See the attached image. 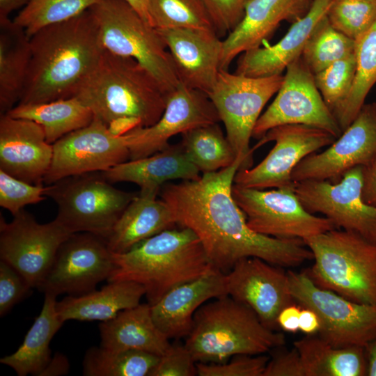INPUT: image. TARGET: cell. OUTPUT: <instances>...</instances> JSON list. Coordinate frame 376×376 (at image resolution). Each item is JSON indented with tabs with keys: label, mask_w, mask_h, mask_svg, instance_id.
Segmentation results:
<instances>
[{
	"label": "cell",
	"mask_w": 376,
	"mask_h": 376,
	"mask_svg": "<svg viewBox=\"0 0 376 376\" xmlns=\"http://www.w3.org/2000/svg\"><path fill=\"white\" fill-rule=\"evenodd\" d=\"M145 294L144 287L136 282L112 281L99 290L65 297L56 301V308L63 322L70 320L104 322L139 305Z\"/></svg>",
	"instance_id": "cell-29"
},
{
	"label": "cell",
	"mask_w": 376,
	"mask_h": 376,
	"mask_svg": "<svg viewBox=\"0 0 376 376\" xmlns=\"http://www.w3.org/2000/svg\"><path fill=\"white\" fill-rule=\"evenodd\" d=\"M305 376H364L367 373L365 347H337L318 335L295 340Z\"/></svg>",
	"instance_id": "cell-32"
},
{
	"label": "cell",
	"mask_w": 376,
	"mask_h": 376,
	"mask_svg": "<svg viewBox=\"0 0 376 376\" xmlns=\"http://www.w3.org/2000/svg\"><path fill=\"white\" fill-rule=\"evenodd\" d=\"M104 50L139 63L168 95L180 82L157 30L124 0H100L91 8Z\"/></svg>",
	"instance_id": "cell-7"
},
{
	"label": "cell",
	"mask_w": 376,
	"mask_h": 376,
	"mask_svg": "<svg viewBox=\"0 0 376 376\" xmlns=\"http://www.w3.org/2000/svg\"><path fill=\"white\" fill-rule=\"evenodd\" d=\"M160 357L140 350L92 347L84 357L85 376H150Z\"/></svg>",
	"instance_id": "cell-36"
},
{
	"label": "cell",
	"mask_w": 376,
	"mask_h": 376,
	"mask_svg": "<svg viewBox=\"0 0 376 376\" xmlns=\"http://www.w3.org/2000/svg\"><path fill=\"white\" fill-rule=\"evenodd\" d=\"M233 197L256 233L277 238H301L337 228L329 219L308 212L295 188L272 190L233 185Z\"/></svg>",
	"instance_id": "cell-11"
},
{
	"label": "cell",
	"mask_w": 376,
	"mask_h": 376,
	"mask_svg": "<svg viewBox=\"0 0 376 376\" xmlns=\"http://www.w3.org/2000/svg\"><path fill=\"white\" fill-rule=\"evenodd\" d=\"M327 17L335 29L357 41L375 22L376 2L335 0Z\"/></svg>",
	"instance_id": "cell-41"
},
{
	"label": "cell",
	"mask_w": 376,
	"mask_h": 376,
	"mask_svg": "<svg viewBox=\"0 0 376 376\" xmlns=\"http://www.w3.org/2000/svg\"><path fill=\"white\" fill-rule=\"evenodd\" d=\"M114 267L113 253L104 239L89 233H72L58 248L38 289L56 297L63 293L81 295L107 280Z\"/></svg>",
	"instance_id": "cell-16"
},
{
	"label": "cell",
	"mask_w": 376,
	"mask_h": 376,
	"mask_svg": "<svg viewBox=\"0 0 376 376\" xmlns=\"http://www.w3.org/2000/svg\"><path fill=\"white\" fill-rule=\"evenodd\" d=\"M157 195L137 194L125 209L106 239L109 251L118 254L177 224L167 204Z\"/></svg>",
	"instance_id": "cell-27"
},
{
	"label": "cell",
	"mask_w": 376,
	"mask_h": 376,
	"mask_svg": "<svg viewBox=\"0 0 376 376\" xmlns=\"http://www.w3.org/2000/svg\"><path fill=\"white\" fill-rule=\"evenodd\" d=\"M70 233L56 219L40 224L24 209L10 222L0 217V258L17 269L32 288L45 278L61 244Z\"/></svg>",
	"instance_id": "cell-15"
},
{
	"label": "cell",
	"mask_w": 376,
	"mask_h": 376,
	"mask_svg": "<svg viewBox=\"0 0 376 376\" xmlns=\"http://www.w3.org/2000/svg\"><path fill=\"white\" fill-rule=\"evenodd\" d=\"M362 198L376 206V157L363 166Z\"/></svg>",
	"instance_id": "cell-49"
},
{
	"label": "cell",
	"mask_w": 376,
	"mask_h": 376,
	"mask_svg": "<svg viewBox=\"0 0 376 376\" xmlns=\"http://www.w3.org/2000/svg\"><path fill=\"white\" fill-rule=\"evenodd\" d=\"M313 0H248L244 15L222 41L220 70H228L234 58L260 47L280 23L295 22L310 8Z\"/></svg>",
	"instance_id": "cell-23"
},
{
	"label": "cell",
	"mask_w": 376,
	"mask_h": 376,
	"mask_svg": "<svg viewBox=\"0 0 376 376\" xmlns=\"http://www.w3.org/2000/svg\"><path fill=\"white\" fill-rule=\"evenodd\" d=\"M301 308V306L296 302L285 306L276 318L277 327L290 333H296L299 331Z\"/></svg>",
	"instance_id": "cell-48"
},
{
	"label": "cell",
	"mask_w": 376,
	"mask_h": 376,
	"mask_svg": "<svg viewBox=\"0 0 376 376\" xmlns=\"http://www.w3.org/2000/svg\"><path fill=\"white\" fill-rule=\"evenodd\" d=\"M363 166L347 171L336 182L306 180L295 182V193L310 213H320L337 228L376 242V206L362 198Z\"/></svg>",
	"instance_id": "cell-13"
},
{
	"label": "cell",
	"mask_w": 376,
	"mask_h": 376,
	"mask_svg": "<svg viewBox=\"0 0 376 376\" xmlns=\"http://www.w3.org/2000/svg\"><path fill=\"white\" fill-rule=\"evenodd\" d=\"M165 230L123 253H113L115 267L108 282L142 285L152 306L177 285L216 269L194 233L181 227Z\"/></svg>",
	"instance_id": "cell-4"
},
{
	"label": "cell",
	"mask_w": 376,
	"mask_h": 376,
	"mask_svg": "<svg viewBox=\"0 0 376 376\" xmlns=\"http://www.w3.org/2000/svg\"><path fill=\"white\" fill-rule=\"evenodd\" d=\"M285 336L266 327L249 306L229 295L195 313L185 345L196 363H223L237 354H261L284 345Z\"/></svg>",
	"instance_id": "cell-5"
},
{
	"label": "cell",
	"mask_w": 376,
	"mask_h": 376,
	"mask_svg": "<svg viewBox=\"0 0 376 376\" xmlns=\"http://www.w3.org/2000/svg\"><path fill=\"white\" fill-rule=\"evenodd\" d=\"M200 171L189 159L180 143L169 145L150 156L129 159L102 171L111 183L128 182L137 185L141 194L158 195L170 181L198 179Z\"/></svg>",
	"instance_id": "cell-26"
},
{
	"label": "cell",
	"mask_w": 376,
	"mask_h": 376,
	"mask_svg": "<svg viewBox=\"0 0 376 376\" xmlns=\"http://www.w3.org/2000/svg\"><path fill=\"white\" fill-rule=\"evenodd\" d=\"M56 296L45 294L42 310L27 331L23 343L0 363L13 369L18 376L40 375L52 360L49 344L63 324L56 308Z\"/></svg>",
	"instance_id": "cell-31"
},
{
	"label": "cell",
	"mask_w": 376,
	"mask_h": 376,
	"mask_svg": "<svg viewBox=\"0 0 376 376\" xmlns=\"http://www.w3.org/2000/svg\"><path fill=\"white\" fill-rule=\"evenodd\" d=\"M31 60L30 38L9 18L0 19V113L17 105Z\"/></svg>",
	"instance_id": "cell-30"
},
{
	"label": "cell",
	"mask_w": 376,
	"mask_h": 376,
	"mask_svg": "<svg viewBox=\"0 0 376 376\" xmlns=\"http://www.w3.org/2000/svg\"><path fill=\"white\" fill-rule=\"evenodd\" d=\"M334 1L313 0L306 15L293 22L276 43L243 52L235 73L250 77L282 75L289 64L301 56L309 37Z\"/></svg>",
	"instance_id": "cell-25"
},
{
	"label": "cell",
	"mask_w": 376,
	"mask_h": 376,
	"mask_svg": "<svg viewBox=\"0 0 376 376\" xmlns=\"http://www.w3.org/2000/svg\"><path fill=\"white\" fill-rule=\"evenodd\" d=\"M314 263L305 270L318 286L376 306V242L335 228L304 239Z\"/></svg>",
	"instance_id": "cell-6"
},
{
	"label": "cell",
	"mask_w": 376,
	"mask_h": 376,
	"mask_svg": "<svg viewBox=\"0 0 376 376\" xmlns=\"http://www.w3.org/2000/svg\"><path fill=\"white\" fill-rule=\"evenodd\" d=\"M274 348L263 376H305L301 357L297 349Z\"/></svg>",
	"instance_id": "cell-47"
},
{
	"label": "cell",
	"mask_w": 376,
	"mask_h": 376,
	"mask_svg": "<svg viewBox=\"0 0 376 376\" xmlns=\"http://www.w3.org/2000/svg\"><path fill=\"white\" fill-rule=\"evenodd\" d=\"M299 331L305 335H316L320 329V320L313 309L301 307L299 315Z\"/></svg>",
	"instance_id": "cell-50"
},
{
	"label": "cell",
	"mask_w": 376,
	"mask_h": 376,
	"mask_svg": "<svg viewBox=\"0 0 376 376\" xmlns=\"http://www.w3.org/2000/svg\"><path fill=\"white\" fill-rule=\"evenodd\" d=\"M53 146L42 127L27 119L0 115V169L26 182L43 185Z\"/></svg>",
	"instance_id": "cell-22"
},
{
	"label": "cell",
	"mask_w": 376,
	"mask_h": 376,
	"mask_svg": "<svg viewBox=\"0 0 376 376\" xmlns=\"http://www.w3.org/2000/svg\"><path fill=\"white\" fill-rule=\"evenodd\" d=\"M283 81L282 75L250 77L220 70L207 94L224 125L236 157L242 160L240 170L252 166L253 151L249 143L253 128L263 109L278 92Z\"/></svg>",
	"instance_id": "cell-9"
},
{
	"label": "cell",
	"mask_w": 376,
	"mask_h": 376,
	"mask_svg": "<svg viewBox=\"0 0 376 376\" xmlns=\"http://www.w3.org/2000/svg\"><path fill=\"white\" fill-rule=\"evenodd\" d=\"M33 288L13 266L0 260V315H5Z\"/></svg>",
	"instance_id": "cell-45"
},
{
	"label": "cell",
	"mask_w": 376,
	"mask_h": 376,
	"mask_svg": "<svg viewBox=\"0 0 376 376\" xmlns=\"http://www.w3.org/2000/svg\"><path fill=\"white\" fill-rule=\"evenodd\" d=\"M100 346L112 350H140L164 355L171 345L169 338L155 324L148 303L120 311L98 325Z\"/></svg>",
	"instance_id": "cell-28"
},
{
	"label": "cell",
	"mask_w": 376,
	"mask_h": 376,
	"mask_svg": "<svg viewBox=\"0 0 376 376\" xmlns=\"http://www.w3.org/2000/svg\"><path fill=\"white\" fill-rule=\"evenodd\" d=\"M269 357L237 354L223 363H196L198 376H263Z\"/></svg>",
	"instance_id": "cell-43"
},
{
	"label": "cell",
	"mask_w": 376,
	"mask_h": 376,
	"mask_svg": "<svg viewBox=\"0 0 376 376\" xmlns=\"http://www.w3.org/2000/svg\"><path fill=\"white\" fill-rule=\"evenodd\" d=\"M181 135L185 153L203 173L228 167L237 159L217 123L201 126Z\"/></svg>",
	"instance_id": "cell-35"
},
{
	"label": "cell",
	"mask_w": 376,
	"mask_h": 376,
	"mask_svg": "<svg viewBox=\"0 0 376 376\" xmlns=\"http://www.w3.org/2000/svg\"><path fill=\"white\" fill-rule=\"evenodd\" d=\"M148 11L152 26L157 29H198L215 31L201 0H148Z\"/></svg>",
	"instance_id": "cell-39"
},
{
	"label": "cell",
	"mask_w": 376,
	"mask_h": 376,
	"mask_svg": "<svg viewBox=\"0 0 376 376\" xmlns=\"http://www.w3.org/2000/svg\"><path fill=\"white\" fill-rule=\"evenodd\" d=\"M218 36L230 33L240 22L248 0H201Z\"/></svg>",
	"instance_id": "cell-46"
},
{
	"label": "cell",
	"mask_w": 376,
	"mask_h": 376,
	"mask_svg": "<svg viewBox=\"0 0 376 376\" xmlns=\"http://www.w3.org/2000/svg\"><path fill=\"white\" fill-rule=\"evenodd\" d=\"M242 160L203 173L196 180L167 182L159 198L171 209L178 226L189 228L200 240L213 267L229 272L240 260L256 257L281 267H294L313 258L301 238H277L248 226L232 189Z\"/></svg>",
	"instance_id": "cell-1"
},
{
	"label": "cell",
	"mask_w": 376,
	"mask_h": 376,
	"mask_svg": "<svg viewBox=\"0 0 376 376\" xmlns=\"http://www.w3.org/2000/svg\"><path fill=\"white\" fill-rule=\"evenodd\" d=\"M356 65L354 53L314 75L315 85L333 113L346 100L351 91Z\"/></svg>",
	"instance_id": "cell-40"
},
{
	"label": "cell",
	"mask_w": 376,
	"mask_h": 376,
	"mask_svg": "<svg viewBox=\"0 0 376 376\" xmlns=\"http://www.w3.org/2000/svg\"><path fill=\"white\" fill-rule=\"evenodd\" d=\"M75 96L94 117L123 134L154 125L163 114L167 95L136 60L104 50Z\"/></svg>",
	"instance_id": "cell-3"
},
{
	"label": "cell",
	"mask_w": 376,
	"mask_h": 376,
	"mask_svg": "<svg viewBox=\"0 0 376 376\" xmlns=\"http://www.w3.org/2000/svg\"><path fill=\"white\" fill-rule=\"evenodd\" d=\"M31 60L18 104H38L75 96L104 51L89 9L47 26L30 38Z\"/></svg>",
	"instance_id": "cell-2"
},
{
	"label": "cell",
	"mask_w": 376,
	"mask_h": 376,
	"mask_svg": "<svg viewBox=\"0 0 376 376\" xmlns=\"http://www.w3.org/2000/svg\"><path fill=\"white\" fill-rule=\"evenodd\" d=\"M219 121L217 111L207 94L180 84L167 95L164 111L157 122L123 134L129 159L150 156L168 147L172 136Z\"/></svg>",
	"instance_id": "cell-18"
},
{
	"label": "cell",
	"mask_w": 376,
	"mask_h": 376,
	"mask_svg": "<svg viewBox=\"0 0 376 376\" xmlns=\"http://www.w3.org/2000/svg\"><path fill=\"white\" fill-rule=\"evenodd\" d=\"M197 375L196 362L191 352L178 341L171 343L150 376H195Z\"/></svg>",
	"instance_id": "cell-44"
},
{
	"label": "cell",
	"mask_w": 376,
	"mask_h": 376,
	"mask_svg": "<svg viewBox=\"0 0 376 376\" xmlns=\"http://www.w3.org/2000/svg\"><path fill=\"white\" fill-rule=\"evenodd\" d=\"M31 0H0V19L9 18L14 10L26 6Z\"/></svg>",
	"instance_id": "cell-53"
},
{
	"label": "cell",
	"mask_w": 376,
	"mask_h": 376,
	"mask_svg": "<svg viewBox=\"0 0 376 376\" xmlns=\"http://www.w3.org/2000/svg\"><path fill=\"white\" fill-rule=\"evenodd\" d=\"M225 295H228L226 274L214 269L168 291L151 306L152 317L169 339L186 338L196 311L207 301Z\"/></svg>",
	"instance_id": "cell-24"
},
{
	"label": "cell",
	"mask_w": 376,
	"mask_h": 376,
	"mask_svg": "<svg viewBox=\"0 0 376 376\" xmlns=\"http://www.w3.org/2000/svg\"><path fill=\"white\" fill-rule=\"evenodd\" d=\"M136 195L114 187L102 172L70 175L45 191L57 205L55 219L70 233H89L105 240Z\"/></svg>",
	"instance_id": "cell-8"
},
{
	"label": "cell",
	"mask_w": 376,
	"mask_h": 376,
	"mask_svg": "<svg viewBox=\"0 0 376 376\" xmlns=\"http://www.w3.org/2000/svg\"><path fill=\"white\" fill-rule=\"evenodd\" d=\"M45 191L43 185L26 182L0 169V206L13 216L26 205L44 201Z\"/></svg>",
	"instance_id": "cell-42"
},
{
	"label": "cell",
	"mask_w": 376,
	"mask_h": 376,
	"mask_svg": "<svg viewBox=\"0 0 376 376\" xmlns=\"http://www.w3.org/2000/svg\"><path fill=\"white\" fill-rule=\"evenodd\" d=\"M355 42L357 65L354 83L346 100L334 112L343 132L356 118L376 84V19Z\"/></svg>",
	"instance_id": "cell-34"
},
{
	"label": "cell",
	"mask_w": 376,
	"mask_h": 376,
	"mask_svg": "<svg viewBox=\"0 0 376 376\" xmlns=\"http://www.w3.org/2000/svg\"><path fill=\"white\" fill-rule=\"evenodd\" d=\"M364 1H372V2H376V0H364Z\"/></svg>",
	"instance_id": "cell-55"
},
{
	"label": "cell",
	"mask_w": 376,
	"mask_h": 376,
	"mask_svg": "<svg viewBox=\"0 0 376 376\" xmlns=\"http://www.w3.org/2000/svg\"><path fill=\"white\" fill-rule=\"evenodd\" d=\"M368 376H376V337L365 347Z\"/></svg>",
	"instance_id": "cell-52"
},
{
	"label": "cell",
	"mask_w": 376,
	"mask_h": 376,
	"mask_svg": "<svg viewBox=\"0 0 376 376\" xmlns=\"http://www.w3.org/2000/svg\"><path fill=\"white\" fill-rule=\"evenodd\" d=\"M124 1H126L130 6H132L145 21L152 25L148 11V0Z\"/></svg>",
	"instance_id": "cell-54"
},
{
	"label": "cell",
	"mask_w": 376,
	"mask_h": 376,
	"mask_svg": "<svg viewBox=\"0 0 376 376\" xmlns=\"http://www.w3.org/2000/svg\"><path fill=\"white\" fill-rule=\"evenodd\" d=\"M281 267L249 257L238 260L226 273L228 295L249 306L266 327L275 331L279 312L295 302L288 273Z\"/></svg>",
	"instance_id": "cell-20"
},
{
	"label": "cell",
	"mask_w": 376,
	"mask_h": 376,
	"mask_svg": "<svg viewBox=\"0 0 376 376\" xmlns=\"http://www.w3.org/2000/svg\"><path fill=\"white\" fill-rule=\"evenodd\" d=\"M6 114L40 125L50 144L87 126L94 118L92 111L76 96L43 103L17 104Z\"/></svg>",
	"instance_id": "cell-33"
},
{
	"label": "cell",
	"mask_w": 376,
	"mask_h": 376,
	"mask_svg": "<svg viewBox=\"0 0 376 376\" xmlns=\"http://www.w3.org/2000/svg\"><path fill=\"white\" fill-rule=\"evenodd\" d=\"M52 146V163L44 178L47 185L70 175L105 171L130 159L123 134H116L95 117Z\"/></svg>",
	"instance_id": "cell-17"
},
{
	"label": "cell",
	"mask_w": 376,
	"mask_h": 376,
	"mask_svg": "<svg viewBox=\"0 0 376 376\" xmlns=\"http://www.w3.org/2000/svg\"><path fill=\"white\" fill-rule=\"evenodd\" d=\"M287 273L295 302L315 311L320 320L318 335L326 342L337 347H365L376 337V306L322 288L305 271Z\"/></svg>",
	"instance_id": "cell-10"
},
{
	"label": "cell",
	"mask_w": 376,
	"mask_h": 376,
	"mask_svg": "<svg viewBox=\"0 0 376 376\" xmlns=\"http://www.w3.org/2000/svg\"><path fill=\"white\" fill-rule=\"evenodd\" d=\"M69 370V363L67 359L61 354H57L43 371L42 376L61 375L66 374Z\"/></svg>",
	"instance_id": "cell-51"
},
{
	"label": "cell",
	"mask_w": 376,
	"mask_h": 376,
	"mask_svg": "<svg viewBox=\"0 0 376 376\" xmlns=\"http://www.w3.org/2000/svg\"><path fill=\"white\" fill-rule=\"evenodd\" d=\"M376 157V102L364 104L352 123L328 148L304 157L294 169L295 183L306 180L336 182L349 169Z\"/></svg>",
	"instance_id": "cell-19"
},
{
	"label": "cell",
	"mask_w": 376,
	"mask_h": 376,
	"mask_svg": "<svg viewBox=\"0 0 376 376\" xmlns=\"http://www.w3.org/2000/svg\"><path fill=\"white\" fill-rule=\"evenodd\" d=\"M337 138L329 132L301 124H287L270 129L259 139L254 151L269 141L275 145L254 167L239 170L235 185L246 188H295L292 173L306 156L332 144Z\"/></svg>",
	"instance_id": "cell-12"
},
{
	"label": "cell",
	"mask_w": 376,
	"mask_h": 376,
	"mask_svg": "<svg viewBox=\"0 0 376 376\" xmlns=\"http://www.w3.org/2000/svg\"><path fill=\"white\" fill-rule=\"evenodd\" d=\"M356 42L335 29L327 15L318 23L301 57L313 75L354 53Z\"/></svg>",
	"instance_id": "cell-37"
},
{
	"label": "cell",
	"mask_w": 376,
	"mask_h": 376,
	"mask_svg": "<svg viewBox=\"0 0 376 376\" xmlns=\"http://www.w3.org/2000/svg\"><path fill=\"white\" fill-rule=\"evenodd\" d=\"M100 0H31L13 20L31 37L50 25L68 21Z\"/></svg>",
	"instance_id": "cell-38"
},
{
	"label": "cell",
	"mask_w": 376,
	"mask_h": 376,
	"mask_svg": "<svg viewBox=\"0 0 376 376\" xmlns=\"http://www.w3.org/2000/svg\"><path fill=\"white\" fill-rule=\"evenodd\" d=\"M285 70L277 95L258 118L252 137L260 139L270 129L287 124L318 127L339 137L343 131L301 57L289 64Z\"/></svg>",
	"instance_id": "cell-14"
},
{
	"label": "cell",
	"mask_w": 376,
	"mask_h": 376,
	"mask_svg": "<svg viewBox=\"0 0 376 376\" xmlns=\"http://www.w3.org/2000/svg\"><path fill=\"white\" fill-rule=\"evenodd\" d=\"M169 52L180 84L208 94L220 71L222 41L215 31L156 29Z\"/></svg>",
	"instance_id": "cell-21"
}]
</instances>
